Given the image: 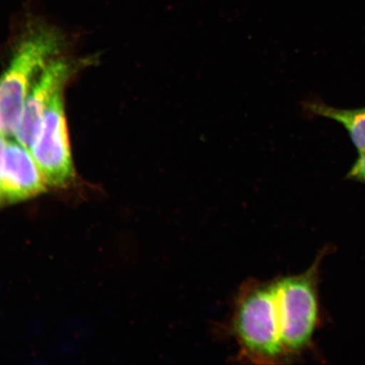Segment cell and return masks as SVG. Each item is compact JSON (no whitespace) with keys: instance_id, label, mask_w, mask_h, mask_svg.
Returning a JSON list of instances; mask_svg holds the SVG:
<instances>
[{"instance_id":"6da1fadb","label":"cell","mask_w":365,"mask_h":365,"mask_svg":"<svg viewBox=\"0 0 365 365\" xmlns=\"http://www.w3.org/2000/svg\"><path fill=\"white\" fill-rule=\"evenodd\" d=\"M25 29L6 71L0 77V133L11 136L19 125L27 94L62 45V34L33 12H26Z\"/></svg>"},{"instance_id":"9c48e42d","label":"cell","mask_w":365,"mask_h":365,"mask_svg":"<svg viewBox=\"0 0 365 365\" xmlns=\"http://www.w3.org/2000/svg\"><path fill=\"white\" fill-rule=\"evenodd\" d=\"M6 140L4 136H0V209L6 207V200H4L3 188H2V180H1V163L2 156L4 145H6Z\"/></svg>"},{"instance_id":"52a82bcc","label":"cell","mask_w":365,"mask_h":365,"mask_svg":"<svg viewBox=\"0 0 365 365\" xmlns=\"http://www.w3.org/2000/svg\"><path fill=\"white\" fill-rule=\"evenodd\" d=\"M304 115L322 117L339 123L349 135L359 153L365 152V108L341 109L331 106L318 98H308L301 103Z\"/></svg>"},{"instance_id":"277c9868","label":"cell","mask_w":365,"mask_h":365,"mask_svg":"<svg viewBox=\"0 0 365 365\" xmlns=\"http://www.w3.org/2000/svg\"><path fill=\"white\" fill-rule=\"evenodd\" d=\"M30 152L48 187L67 189L74 184L76 171L61 91L53 98L46 110Z\"/></svg>"},{"instance_id":"30bf717a","label":"cell","mask_w":365,"mask_h":365,"mask_svg":"<svg viewBox=\"0 0 365 365\" xmlns=\"http://www.w3.org/2000/svg\"><path fill=\"white\" fill-rule=\"evenodd\" d=\"M0 136H2L1 133H0Z\"/></svg>"},{"instance_id":"8992f818","label":"cell","mask_w":365,"mask_h":365,"mask_svg":"<svg viewBox=\"0 0 365 365\" xmlns=\"http://www.w3.org/2000/svg\"><path fill=\"white\" fill-rule=\"evenodd\" d=\"M71 73V66L63 59H53L31 86L14 136L18 143L31 148L46 110L54 97L61 93Z\"/></svg>"},{"instance_id":"5b68a950","label":"cell","mask_w":365,"mask_h":365,"mask_svg":"<svg viewBox=\"0 0 365 365\" xmlns=\"http://www.w3.org/2000/svg\"><path fill=\"white\" fill-rule=\"evenodd\" d=\"M1 180L6 205L34 199L48 189L33 154L17 140H8L4 145Z\"/></svg>"},{"instance_id":"7a4b0ae2","label":"cell","mask_w":365,"mask_h":365,"mask_svg":"<svg viewBox=\"0 0 365 365\" xmlns=\"http://www.w3.org/2000/svg\"><path fill=\"white\" fill-rule=\"evenodd\" d=\"M232 330L242 356L251 362L277 364L287 356L274 282L244 286L235 304Z\"/></svg>"},{"instance_id":"ba28073f","label":"cell","mask_w":365,"mask_h":365,"mask_svg":"<svg viewBox=\"0 0 365 365\" xmlns=\"http://www.w3.org/2000/svg\"><path fill=\"white\" fill-rule=\"evenodd\" d=\"M346 178L350 180L365 184V152L359 153V157L356 160Z\"/></svg>"},{"instance_id":"3957f363","label":"cell","mask_w":365,"mask_h":365,"mask_svg":"<svg viewBox=\"0 0 365 365\" xmlns=\"http://www.w3.org/2000/svg\"><path fill=\"white\" fill-rule=\"evenodd\" d=\"M319 262L300 275L274 281L282 339L287 356L296 354L312 342L319 318L317 280Z\"/></svg>"}]
</instances>
